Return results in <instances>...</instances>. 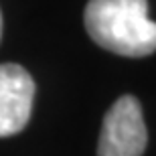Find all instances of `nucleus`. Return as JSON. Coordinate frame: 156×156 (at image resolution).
I'll return each mask as SVG.
<instances>
[{"mask_svg": "<svg viewBox=\"0 0 156 156\" xmlns=\"http://www.w3.org/2000/svg\"><path fill=\"white\" fill-rule=\"evenodd\" d=\"M85 29L99 47L124 57L156 51V23L148 18L146 0H89Z\"/></svg>", "mask_w": 156, "mask_h": 156, "instance_id": "nucleus-1", "label": "nucleus"}, {"mask_svg": "<svg viewBox=\"0 0 156 156\" xmlns=\"http://www.w3.org/2000/svg\"><path fill=\"white\" fill-rule=\"evenodd\" d=\"M148 144L144 116L134 95H122L104 118L98 156H142Z\"/></svg>", "mask_w": 156, "mask_h": 156, "instance_id": "nucleus-2", "label": "nucleus"}, {"mask_svg": "<svg viewBox=\"0 0 156 156\" xmlns=\"http://www.w3.org/2000/svg\"><path fill=\"white\" fill-rule=\"evenodd\" d=\"M35 81L16 63L0 65V138L18 134L30 120Z\"/></svg>", "mask_w": 156, "mask_h": 156, "instance_id": "nucleus-3", "label": "nucleus"}, {"mask_svg": "<svg viewBox=\"0 0 156 156\" xmlns=\"http://www.w3.org/2000/svg\"><path fill=\"white\" fill-rule=\"evenodd\" d=\"M0 37H2V14H0Z\"/></svg>", "mask_w": 156, "mask_h": 156, "instance_id": "nucleus-4", "label": "nucleus"}]
</instances>
